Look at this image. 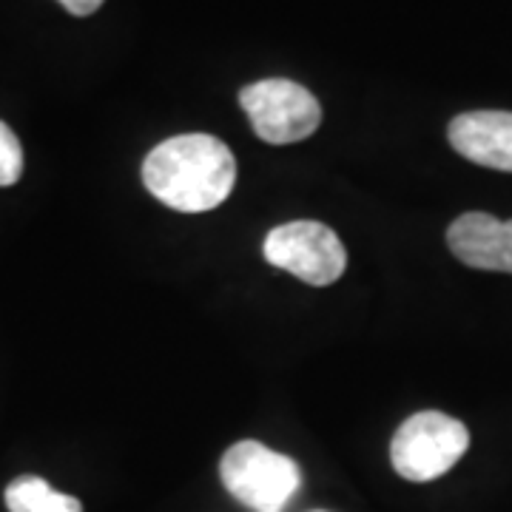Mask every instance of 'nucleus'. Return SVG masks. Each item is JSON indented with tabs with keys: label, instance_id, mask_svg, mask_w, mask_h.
I'll return each mask as SVG.
<instances>
[{
	"label": "nucleus",
	"instance_id": "7ed1b4c3",
	"mask_svg": "<svg viewBox=\"0 0 512 512\" xmlns=\"http://www.w3.org/2000/svg\"><path fill=\"white\" fill-rule=\"evenodd\" d=\"M470 447L467 427L447 413L424 410L404 421L390 441L393 470L407 481H436L450 473Z\"/></svg>",
	"mask_w": 512,
	"mask_h": 512
},
{
	"label": "nucleus",
	"instance_id": "9d476101",
	"mask_svg": "<svg viewBox=\"0 0 512 512\" xmlns=\"http://www.w3.org/2000/svg\"><path fill=\"white\" fill-rule=\"evenodd\" d=\"M63 9H69L72 15L77 18H86V15H94L100 6H103V0H57Z\"/></svg>",
	"mask_w": 512,
	"mask_h": 512
},
{
	"label": "nucleus",
	"instance_id": "0eeeda50",
	"mask_svg": "<svg viewBox=\"0 0 512 512\" xmlns=\"http://www.w3.org/2000/svg\"><path fill=\"white\" fill-rule=\"evenodd\" d=\"M450 146L470 163L512 171V111H467L447 128Z\"/></svg>",
	"mask_w": 512,
	"mask_h": 512
},
{
	"label": "nucleus",
	"instance_id": "6e6552de",
	"mask_svg": "<svg viewBox=\"0 0 512 512\" xmlns=\"http://www.w3.org/2000/svg\"><path fill=\"white\" fill-rule=\"evenodd\" d=\"M6 507L9 512H83V504L74 495L57 493L49 481L37 476L15 478L6 487Z\"/></svg>",
	"mask_w": 512,
	"mask_h": 512
},
{
	"label": "nucleus",
	"instance_id": "39448f33",
	"mask_svg": "<svg viewBox=\"0 0 512 512\" xmlns=\"http://www.w3.org/2000/svg\"><path fill=\"white\" fill-rule=\"evenodd\" d=\"M262 251L274 268H282L316 288L333 285L348 268L342 239L322 222H285L265 237Z\"/></svg>",
	"mask_w": 512,
	"mask_h": 512
},
{
	"label": "nucleus",
	"instance_id": "20e7f679",
	"mask_svg": "<svg viewBox=\"0 0 512 512\" xmlns=\"http://www.w3.org/2000/svg\"><path fill=\"white\" fill-rule=\"evenodd\" d=\"M239 106L245 109L256 137L271 146H288L308 140L322 123V106L305 86L271 77L251 83L239 92Z\"/></svg>",
	"mask_w": 512,
	"mask_h": 512
},
{
	"label": "nucleus",
	"instance_id": "1a4fd4ad",
	"mask_svg": "<svg viewBox=\"0 0 512 512\" xmlns=\"http://www.w3.org/2000/svg\"><path fill=\"white\" fill-rule=\"evenodd\" d=\"M23 174V148L15 131L0 123V188L15 185Z\"/></svg>",
	"mask_w": 512,
	"mask_h": 512
},
{
	"label": "nucleus",
	"instance_id": "f257e3e1",
	"mask_svg": "<svg viewBox=\"0 0 512 512\" xmlns=\"http://www.w3.org/2000/svg\"><path fill=\"white\" fill-rule=\"evenodd\" d=\"M143 183L157 200L183 211H211L231 197L237 163L231 148L211 134H180L154 148L143 163Z\"/></svg>",
	"mask_w": 512,
	"mask_h": 512
},
{
	"label": "nucleus",
	"instance_id": "423d86ee",
	"mask_svg": "<svg viewBox=\"0 0 512 512\" xmlns=\"http://www.w3.org/2000/svg\"><path fill=\"white\" fill-rule=\"evenodd\" d=\"M447 245L464 265L478 271L512 274V220L470 211L447 228Z\"/></svg>",
	"mask_w": 512,
	"mask_h": 512
},
{
	"label": "nucleus",
	"instance_id": "f03ea898",
	"mask_svg": "<svg viewBox=\"0 0 512 512\" xmlns=\"http://www.w3.org/2000/svg\"><path fill=\"white\" fill-rule=\"evenodd\" d=\"M225 490L254 512H282L299 493L302 473L296 461L259 441H239L220 461Z\"/></svg>",
	"mask_w": 512,
	"mask_h": 512
}]
</instances>
